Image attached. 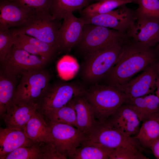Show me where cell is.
<instances>
[{
    "instance_id": "cell-1",
    "label": "cell",
    "mask_w": 159,
    "mask_h": 159,
    "mask_svg": "<svg viewBox=\"0 0 159 159\" xmlns=\"http://www.w3.org/2000/svg\"><path fill=\"white\" fill-rule=\"evenodd\" d=\"M157 61L156 53L152 48L130 38L123 44L118 60L103 79L106 85L117 87Z\"/></svg>"
},
{
    "instance_id": "cell-2",
    "label": "cell",
    "mask_w": 159,
    "mask_h": 159,
    "mask_svg": "<svg viewBox=\"0 0 159 159\" xmlns=\"http://www.w3.org/2000/svg\"><path fill=\"white\" fill-rule=\"evenodd\" d=\"M124 44L114 43L85 55L81 69L83 81L91 85L103 79L118 60Z\"/></svg>"
},
{
    "instance_id": "cell-3",
    "label": "cell",
    "mask_w": 159,
    "mask_h": 159,
    "mask_svg": "<svg viewBox=\"0 0 159 159\" xmlns=\"http://www.w3.org/2000/svg\"><path fill=\"white\" fill-rule=\"evenodd\" d=\"M83 94L92 107L96 120L101 122L107 121L128 99L116 87L100 83L86 88Z\"/></svg>"
},
{
    "instance_id": "cell-4",
    "label": "cell",
    "mask_w": 159,
    "mask_h": 159,
    "mask_svg": "<svg viewBox=\"0 0 159 159\" xmlns=\"http://www.w3.org/2000/svg\"><path fill=\"white\" fill-rule=\"evenodd\" d=\"M19 78L11 103L38 105L50 84V73L45 68L35 69L24 72Z\"/></svg>"
},
{
    "instance_id": "cell-5",
    "label": "cell",
    "mask_w": 159,
    "mask_h": 159,
    "mask_svg": "<svg viewBox=\"0 0 159 159\" xmlns=\"http://www.w3.org/2000/svg\"><path fill=\"white\" fill-rule=\"evenodd\" d=\"M60 21L54 19L49 12L36 11L22 25L10 30L14 35L25 34L32 37L56 47L59 52L58 35Z\"/></svg>"
},
{
    "instance_id": "cell-6",
    "label": "cell",
    "mask_w": 159,
    "mask_h": 159,
    "mask_svg": "<svg viewBox=\"0 0 159 159\" xmlns=\"http://www.w3.org/2000/svg\"><path fill=\"white\" fill-rule=\"evenodd\" d=\"M130 38L127 33L101 26L86 24L84 25L80 39L77 45L85 56L114 43L124 44Z\"/></svg>"
},
{
    "instance_id": "cell-7",
    "label": "cell",
    "mask_w": 159,
    "mask_h": 159,
    "mask_svg": "<svg viewBox=\"0 0 159 159\" xmlns=\"http://www.w3.org/2000/svg\"><path fill=\"white\" fill-rule=\"evenodd\" d=\"M85 141L111 150L119 148L132 147L142 151L143 148L135 136L125 135L106 121L97 120Z\"/></svg>"
},
{
    "instance_id": "cell-8",
    "label": "cell",
    "mask_w": 159,
    "mask_h": 159,
    "mask_svg": "<svg viewBox=\"0 0 159 159\" xmlns=\"http://www.w3.org/2000/svg\"><path fill=\"white\" fill-rule=\"evenodd\" d=\"M86 88L77 82H60L50 83L38 104V110L42 113L60 108L76 96L84 93Z\"/></svg>"
},
{
    "instance_id": "cell-9",
    "label": "cell",
    "mask_w": 159,
    "mask_h": 159,
    "mask_svg": "<svg viewBox=\"0 0 159 159\" xmlns=\"http://www.w3.org/2000/svg\"><path fill=\"white\" fill-rule=\"evenodd\" d=\"M85 24H92L127 33L134 24L136 17L135 11L122 5L109 12L91 16L81 15Z\"/></svg>"
},
{
    "instance_id": "cell-10",
    "label": "cell",
    "mask_w": 159,
    "mask_h": 159,
    "mask_svg": "<svg viewBox=\"0 0 159 159\" xmlns=\"http://www.w3.org/2000/svg\"><path fill=\"white\" fill-rule=\"evenodd\" d=\"M47 122L50 127L52 142L59 152L67 158H70L87 139V135L74 126Z\"/></svg>"
},
{
    "instance_id": "cell-11",
    "label": "cell",
    "mask_w": 159,
    "mask_h": 159,
    "mask_svg": "<svg viewBox=\"0 0 159 159\" xmlns=\"http://www.w3.org/2000/svg\"><path fill=\"white\" fill-rule=\"evenodd\" d=\"M0 63V70L19 78L24 72L45 68L49 63L41 57L18 48L14 45L4 59Z\"/></svg>"
},
{
    "instance_id": "cell-12",
    "label": "cell",
    "mask_w": 159,
    "mask_h": 159,
    "mask_svg": "<svg viewBox=\"0 0 159 159\" xmlns=\"http://www.w3.org/2000/svg\"><path fill=\"white\" fill-rule=\"evenodd\" d=\"M159 79V61H157L137 77L116 87L128 98L141 97L155 91Z\"/></svg>"
},
{
    "instance_id": "cell-13",
    "label": "cell",
    "mask_w": 159,
    "mask_h": 159,
    "mask_svg": "<svg viewBox=\"0 0 159 159\" xmlns=\"http://www.w3.org/2000/svg\"><path fill=\"white\" fill-rule=\"evenodd\" d=\"M130 37L146 47L152 48L159 43V19L138 17L127 33Z\"/></svg>"
},
{
    "instance_id": "cell-14",
    "label": "cell",
    "mask_w": 159,
    "mask_h": 159,
    "mask_svg": "<svg viewBox=\"0 0 159 159\" xmlns=\"http://www.w3.org/2000/svg\"><path fill=\"white\" fill-rule=\"evenodd\" d=\"M67 158L58 150L54 144L35 142L29 146L16 149L0 159H66Z\"/></svg>"
},
{
    "instance_id": "cell-15",
    "label": "cell",
    "mask_w": 159,
    "mask_h": 159,
    "mask_svg": "<svg viewBox=\"0 0 159 159\" xmlns=\"http://www.w3.org/2000/svg\"><path fill=\"white\" fill-rule=\"evenodd\" d=\"M85 24L73 13H69L63 19L59 29L58 43L59 52H69L79 42Z\"/></svg>"
},
{
    "instance_id": "cell-16",
    "label": "cell",
    "mask_w": 159,
    "mask_h": 159,
    "mask_svg": "<svg viewBox=\"0 0 159 159\" xmlns=\"http://www.w3.org/2000/svg\"><path fill=\"white\" fill-rule=\"evenodd\" d=\"M106 121L125 135H136L140 128V121L135 112L124 104Z\"/></svg>"
},
{
    "instance_id": "cell-17",
    "label": "cell",
    "mask_w": 159,
    "mask_h": 159,
    "mask_svg": "<svg viewBox=\"0 0 159 159\" xmlns=\"http://www.w3.org/2000/svg\"><path fill=\"white\" fill-rule=\"evenodd\" d=\"M0 29L21 26L34 12L7 0H0Z\"/></svg>"
},
{
    "instance_id": "cell-18",
    "label": "cell",
    "mask_w": 159,
    "mask_h": 159,
    "mask_svg": "<svg viewBox=\"0 0 159 159\" xmlns=\"http://www.w3.org/2000/svg\"><path fill=\"white\" fill-rule=\"evenodd\" d=\"M13 35L15 47L39 56L48 63L59 52L56 47L32 37L25 34Z\"/></svg>"
},
{
    "instance_id": "cell-19",
    "label": "cell",
    "mask_w": 159,
    "mask_h": 159,
    "mask_svg": "<svg viewBox=\"0 0 159 159\" xmlns=\"http://www.w3.org/2000/svg\"><path fill=\"white\" fill-rule=\"evenodd\" d=\"M38 108V104L20 105L11 103L0 116L6 127L22 130Z\"/></svg>"
},
{
    "instance_id": "cell-20",
    "label": "cell",
    "mask_w": 159,
    "mask_h": 159,
    "mask_svg": "<svg viewBox=\"0 0 159 159\" xmlns=\"http://www.w3.org/2000/svg\"><path fill=\"white\" fill-rule=\"evenodd\" d=\"M83 94L76 96L70 102L76 112V127L87 136L97 120L92 107Z\"/></svg>"
},
{
    "instance_id": "cell-21",
    "label": "cell",
    "mask_w": 159,
    "mask_h": 159,
    "mask_svg": "<svg viewBox=\"0 0 159 159\" xmlns=\"http://www.w3.org/2000/svg\"><path fill=\"white\" fill-rule=\"evenodd\" d=\"M35 142L28 138L23 130L0 128V157L19 148L30 146Z\"/></svg>"
},
{
    "instance_id": "cell-22",
    "label": "cell",
    "mask_w": 159,
    "mask_h": 159,
    "mask_svg": "<svg viewBox=\"0 0 159 159\" xmlns=\"http://www.w3.org/2000/svg\"><path fill=\"white\" fill-rule=\"evenodd\" d=\"M125 104L135 112L142 122L159 115V98L155 94L129 98Z\"/></svg>"
},
{
    "instance_id": "cell-23",
    "label": "cell",
    "mask_w": 159,
    "mask_h": 159,
    "mask_svg": "<svg viewBox=\"0 0 159 159\" xmlns=\"http://www.w3.org/2000/svg\"><path fill=\"white\" fill-rule=\"evenodd\" d=\"M22 130L27 137L34 142H52L49 126L38 110Z\"/></svg>"
},
{
    "instance_id": "cell-24",
    "label": "cell",
    "mask_w": 159,
    "mask_h": 159,
    "mask_svg": "<svg viewBox=\"0 0 159 159\" xmlns=\"http://www.w3.org/2000/svg\"><path fill=\"white\" fill-rule=\"evenodd\" d=\"M19 77L0 70V115L12 102Z\"/></svg>"
},
{
    "instance_id": "cell-25",
    "label": "cell",
    "mask_w": 159,
    "mask_h": 159,
    "mask_svg": "<svg viewBox=\"0 0 159 159\" xmlns=\"http://www.w3.org/2000/svg\"><path fill=\"white\" fill-rule=\"evenodd\" d=\"M135 137L143 148L150 149L153 144L159 139V115L143 122Z\"/></svg>"
},
{
    "instance_id": "cell-26",
    "label": "cell",
    "mask_w": 159,
    "mask_h": 159,
    "mask_svg": "<svg viewBox=\"0 0 159 159\" xmlns=\"http://www.w3.org/2000/svg\"><path fill=\"white\" fill-rule=\"evenodd\" d=\"M90 0H52L50 13L53 17L63 19L69 13L90 5Z\"/></svg>"
},
{
    "instance_id": "cell-27",
    "label": "cell",
    "mask_w": 159,
    "mask_h": 159,
    "mask_svg": "<svg viewBox=\"0 0 159 159\" xmlns=\"http://www.w3.org/2000/svg\"><path fill=\"white\" fill-rule=\"evenodd\" d=\"M70 101L60 108L41 113L47 122L66 124L76 127V112Z\"/></svg>"
},
{
    "instance_id": "cell-28",
    "label": "cell",
    "mask_w": 159,
    "mask_h": 159,
    "mask_svg": "<svg viewBox=\"0 0 159 159\" xmlns=\"http://www.w3.org/2000/svg\"><path fill=\"white\" fill-rule=\"evenodd\" d=\"M112 150L84 141L70 159H109Z\"/></svg>"
},
{
    "instance_id": "cell-29",
    "label": "cell",
    "mask_w": 159,
    "mask_h": 159,
    "mask_svg": "<svg viewBox=\"0 0 159 159\" xmlns=\"http://www.w3.org/2000/svg\"><path fill=\"white\" fill-rule=\"evenodd\" d=\"M135 2L133 0H106L90 4L81 11V15L91 16L109 12L127 4Z\"/></svg>"
},
{
    "instance_id": "cell-30",
    "label": "cell",
    "mask_w": 159,
    "mask_h": 159,
    "mask_svg": "<svg viewBox=\"0 0 159 159\" xmlns=\"http://www.w3.org/2000/svg\"><path fill=\"white\" fill-rule=\"evenodd\" d=\"M135 12L136 17H149L159 19V0H137Z\"/></svg>"
},
{
    "instance_id": "cell-31",
    "label": "cell",
    "mask_w": 159,
    "mask_h": 159,
    "mask_svg": "<svg viewBox=\"0 0 159 159\" xmlns=\"http://www.w3.org/2000/svg\"><path fill=\"white\" fill-rule=\"evenodd\" d=\"M142 151L134 147L118 148L112 150L109 159H148Z\"/></svg>"
},
{
    "instance_id": "cell-32",
    "label": "cell",
    "mask_w": 159,
    "mask_h": 159,
    "mask_svg": "<svg viewBox=\"0 0 159 159\" xmlns=\"http://www.w3.org/2000/svg\"><path fill=\"white\" fill-rule=\"evenodd\" d=\"M52 1V0H12L10 2L34 11L50 12Z\"/></svg>"
},
{
    "instance_id": "cell-33",
    "label": "cell",
    "mask_w": 159,
    "mask_h": 159,
    "mask_svg": "<svg viewBox=\"0 0 159 159\" xmlns=\"http://www.w3.org/2000/svg\"><path fill=\"white\" fill-rule=\"evenodd\" d=\"M14 44L13 35L10 29H0V62H2Z\"/></svg>"
},
{
    "instance_id": "cell-34",
    "label": "cell",
    "mask_w": 159,
    "mask_h": 159,
    "mask_svg": "<svg viewBox=\"0 0 159 159\" xmlns=\"http://www.w3.org/2000/svg\"><path fill=\"white\" fill-rule=\"evenodd\" d=\"M150 149L155 157L159 159V139L153 144Z\"/></svg>"
},
{
    "instance_id": "cell-35",
    "label": "cell",
    "mask_w": 159,
    "mask_h": 159,
    "mask_svg": "<svg viewBox=\"0 0 159 159\" xmlns=\"http://www.w3.org/2000/svg\"><path fill=\"white\" fill-rule=\"evenodd\" d=\"M155 94L159 98V79L157 84L156 88L155 91Z\"/></svg>"
},
{
    "instance_id": "cell-36",
    "label": "cell",
    "mask_w": 159,
    "mask_h": 159,
    "mask_svg": "<svg viewBox=\"0 0 159 159\" xmlns=\"http://www.w3.org/2000/svg\"><path fill=\"white\" fill-rule=\"evenodd\" d=\"M97 0L98 1H99L106 0ZM133 0L135 1V3L137 4V0Z\"/></svg>"
},
{
    "instance_id": "cell-37",
    "label": "cell",
    "mask_w": 159,
    "mask_h": 159,
    "mask_svg": "<svg viewBox=\"0 0 159 159\" xmlns=\"http://www.w3.org/2000/svg\"><path fill=\"white\" fill-rule=\"evenodd\" d=\"M158 51L159 53V44L158 45Z\"/></svg>"
}]
</instances>
